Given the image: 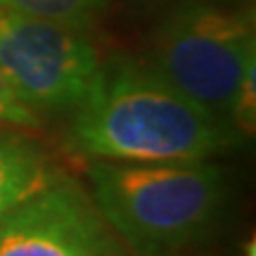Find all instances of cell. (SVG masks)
Masks as SVG:
<instances>
[{
	"instance_id": "5b68a950",
	"label": "cell",
	"mask_w": 256,
	"mask_h": 256,
	"mask_svg": "<svg viewBox=\"0 0 256 256\" xmlns=\"http://www.w3.org/2000/svg\"><path fill=\"white\" fill-rule=\"evenodd\" d=\"M0 256H116V242L95 202L62 176L0 214Z\"/></svg>"
},
{
	"instance_id": "ba28073f",
	"label": "cell",
	"mask_w": 256,
	"mask_h": 256,
	"mask_svg": "<svg viewBox=\"0 0 256 256\" xmlns=\"http://www.w3.org/2000/svg\"><path fill=\"white\" fill-rule=\"evenodd\" d=\"M0 124H8V126H36L38 124L36 114L24 107L14 98V92L10 90L2 74H0Z\"/></svg>"
},
{
	"instance_id": "52a82bcc",
	"label": "cell",
	"mask_w": 256,
	"mask_h": 256,
	"mask_svg": "<svg viewBox=\"0 0 256 256\" xmlns=\"http://www.w3.org/2000/svg\"><path fill=\"white\" fill-rule=\"evenodd\" d=\"M104 2L107 0H0V8L24 17L48 19L88 31L104 10Z\"/></svg>"
},
{
	"instance_id": "277c9868",
	"label": "cell",
	"mask_w": 256,
	"mask_h": 256,
	"mask_svg": "<svg viewBox=\"0 0 256 256\" xmlns=\"http://www.w3.org/2000/svg\"><path fill=\"white\" fill-rule=\"evenodd\" d=\"M98 72L88 31L0 8V74L34 114L76 110Z\"/></svg>"
},
{
	"instance_id": "6da1fadb",
	"label": "cell",
	"mask_w": 256,
	"mask_h": 256,
	"mask_svg": "<svg viewBox=\"0 0 256 256\" xmlns=\"http://www.w3.org/2000/svg\"><path fill=\"white\" fill-rule=\"evenodd\" d=\"M238 130L211 116L150 64H100L69 124V147L104 162H197L240 145Z\"/></svg>"
},
{
	"instance_id": "7a4b0ae2",
	"label": "cell",
	"mask_w": 256,
	"mask_h": 256,
	"mask_svg": "<svg viewBox=\"0 0 256 256\" xmlns=\"http://www.w3.org/2000/svg\"><path fill=\"white\" fill-rule=\"evenodd\" d=\"M88 176L100 216L138 256H176L190 249L209 235L226 204V176L209 159H95Z\"/></svg>"
},
{
	"instance_id": "8992f818",
	"label": "cell",
	"mask_w": 256,
	"mask_h": 256,
	"mask_svg": "<svg viewBox=\"0 0 256 256\" xmlns=\"http://www.w3.org/2000/svg\"><path fill=\"white\" fill-rule=\"evenodd\" d=\"M57 178L62 174L38 142L0 128V214L46 190Z\"/></svg>"
},
{
	"instance_id": "3957f363",
	"label": "cell",
	"mask_w": 256,
	"mask_h": 256,
	"mask_svg": "<svg viewBox=\"0 0 256 256\" xmlns=\"http://www.w3.org/2000/svg\"><path fill=\"white\" fill-rule=\"evenodd\" d=\"M150 66L204 112L232 126L240 88L256 69L252 19L214 5L183 8L156 31Z\"/></svg>"
}]
</instances>
